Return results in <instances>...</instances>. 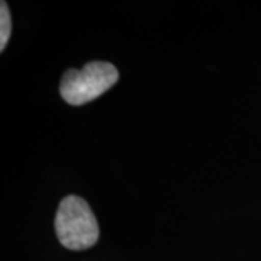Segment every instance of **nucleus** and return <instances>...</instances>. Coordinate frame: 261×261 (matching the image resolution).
Segmentation results:
<instances>
[{
  "instance_id": "f257e3e1",
  "label": "nucleus",
  "mask_w": 261,
  "mask_h": 261,
  "mask_svg": "<svg viewBox=\"0 0 261 261\" xmlns=\"http://www.w3.org/2000/svg\"><path fill=\"white\" fill-rule=\"evenodd\" d=\"M56 233L68 250H87L99 240V225L89 203L70 195L61 200L56 216Z\"/></svg>"
},
{
  "instance_id": "f03ea898",
  "label": "nucleus",
  "mask_w": 261,
  "mask_h": 261,
  "mask_svg": "<svg viewBox=\"0 0 261 261\" xmlns=\"http://www.w3.org/2000/svg\"><path fill=\"white\" fill-rule=\"evenodd\" d=\"M118 79L119 73L115 65L105 61H92L82 70H67L61 79L60 93L67 103L80 106L108 92Z\"/></svg>"
},
{
  "instance_id": "7ed1b4c3",
  "label": "nucleus",
  "mask_w": 261,
  "mask_h": 261,
  "mask_svg": "<svg viewBox=\"0 0 261 261\" xmlns=\"http://www.w3.org/2000/svg\"><path fill=\"white\" fill-rule=\"evenodd\" d=\"M0 51H3L12 32V20H10V12L6 2L0 3Z\"/></svg>"
}]
</instances>
